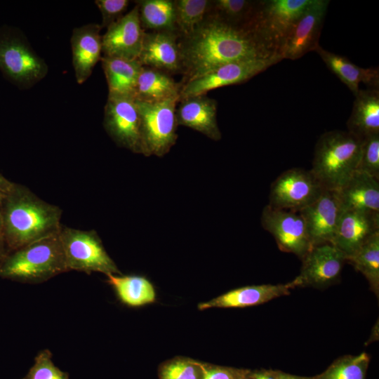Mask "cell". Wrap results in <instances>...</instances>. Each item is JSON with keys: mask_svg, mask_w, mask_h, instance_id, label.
<instances>
[{"mask_svg": "<svg viewBox=\"0 0 379 379\" xmlns=\"http://www.w3.org/2000/svg\"><path fill=\"white\" fill-rule=\"evenodd\" d=\"M179 44L183 74L181 85L224 64L280 58L262 44L251 29L229 25L211 15L190 36L179 38Z\"/></svg>", "mask_w": 379, "mask_h": 379, "instance_id": "obj_1", "label": "cell"}, {"mask_svg": "<svg viewBox=\"0 0 379 379\" xmlns=\"http://www.w3.org/2000/svg\"><path fill=\"white\" fill-rule=\"evenodd\" d=\"M2 218L1 257L27 244L58 234L62 210L15 183L0 199Z\"/></svg>", "mask_w": 379, "mask_h": 379, "instance_id": "obj_2", "label": "cell"}, {"mask_svg": "<svg viewBox=\"0 0 379 379\" xmlns=\"http://www.w3.org/2000/svg\"><path fill=\"white\" fill-rule=\"evenodd\" d=\"M68 272L59 232L0 258V278L39 284Z\"/></svg>", "mask_w": 379, "mask_h": 379, "instance_id": "obj_3", "label": "cell"}, {"mask_svg": "<svg viewBox=\"0 0 379 379\" xmlns=\"http://www.w3.org/2000/svg\"><path fill=\"white\" fill-rule=\"evenodd\" d=\"M361 141L347 131H327L319 137L310 170L325 190H338L357 171Z\"/></svg>", "mask_w": 379, "mask_h": 379, "instance_id": "obj_4", "label": "cell"}, {"mask_svg": "<svg viewBox=\"0 0 379 379\" xmlns=\"http://www.w3.org/2000/svg\"><path fill=\"white\" fill-rule=\"evenodd\" d=\"M0 71L10 82L20 88L27 89L46 76L48 67L19 31L1 27Z\"/></svg>", "mask_w": 379, "mask_h": 379, "instance_id": "obj_5", "label": "cell"}, {"mask_svg": "<svg viewBox=\"0 0 379 379\" xmlns=\"http://www.w3.org/2000/svg\"><path fill=\"white\" fill-rule=\"evenodd\" d=\"M179 98L160 102L135 100L140 117L142 154L163 157L178 138L175 109Z\"/></svg>", "mask_w": 379, "mask_h": 379, "instance_id": "obj_6", "label": "cell"}, {"mask_svg": "<svg viewBox=\"0 0 379 379\" xmlns=\"http://www.w3.org/2000/svg\"><path fill=\"white\" fill-rule=\"evenodd\" d=\"M59 237L68 271L120 274L95 230H81L62 225Z\"/></svg>", "mask_w": 379, "mask_h": 379, "instance_id": "obj_7", "label": "cell"}, {"mask_svg": "<svg viewBox=\"0 0 379 379\" xmlns=\"http://www.w3.org/2000/svg\"><path fill=\"white\" fill-rule=\"evenodd\" d=\"M311 1L259 0L249 27L270 52L279 56V50L290 29Z\"/></svg>", "mask_w": 379, "mask_h": 379, "instance_id": "obj_8", "label": "cell"}, {"mask_svg": "<svg viewBox=\"0 0 379 379\" xmlns=\"http://www.w3.org/2000/svg\"><path fill=\"white\" fill-rule=\"evenodd\" d=\"M324 190L311 170L291 168L271 185L268 205L298 212L315 201Z\"/></svg>", "mask_w": 379, "mask_h": 379, "instance_id": "obj_9", "label": "cell"}, {"mask_svg": "<svg viewBox=\"0 0 379 379\" xmlns=\"http://www.w3.org/2000/svg\"><path fill=\"white\" fill-rule=\"evenodd\" d=\"M281 60L279 57L241 60L217 67L182 85L179 100L218 88L244 83Z\"/></svg>", "mask_w": 379, "mask_h": 379, "instance_id": "obj_10", "label": "cell"}, {"mask_svg": "<svg viewBox=\"0 0 379 379\" xmlns=\"http://www.w3.org/2000/svg\"><path fill=\"white\" fill-rule=\"evenodd\" d=\"M103 125L117 145L142 154L140 117L133 97L108 95Z\"/></svg>", "mask_w": 379, "mask_h": 379, "instance_id": "obj_11", "label": "cell"}, {"mask_svg": "<svg viewBox=\"0 0 379 379\" xmlns=\"http://www.w3.org/2000/svg\"><path fill=\"white\" fill-rule=\"evenodd\" d=\"M261 224L282 251L302 259L312 247L305 220L299 212L267 205L262 212Z\"/></svg>", "mask_w": 379, "mask_h": 379, "instance_id": "obj_12", "label": "cell"}, {"mask_svg": "<svg viewBox=\"0 0 379 379\" xmlns=\"http://www.w3.org/2000/svg\"><path fill=\"white\" fill-rule=\"evenodd\" d=\"M330 1L312 0L290 29L280 50L281 60H297L315 51Z\"/></svg>", "mask_w": 379, "mask_h": 379, "instance_id": "obj_13", "label": "cell"}, {"mask_svg": "<svg viewBox=\"0 0 379 379\" xmlns=\"http://www.w3.org/2000/svg\"><path fill=\"white\" fill-rule=\"evenodd\" d=\"M300 273L296 277L300 286L325 288L336 281L346 255L331 243L313 246L302 259Z\"/></svg>", "mask_w": 379, "mask_h": 379, "instance_id": "obj_14", "label": "cell"}, {"mask_svg": "<svg viewBox=\"0 0 379 379\" xmlns=\"http://www.w3.org/2000/svg\"><path fill=\"white\" fill-rule=\"evenodd\" d=\"M298 212L313 246L331 242L343 210L338 191L324 190L315 201Z\"/></svg>", "mask_w": 379, "mask_h": 379, "instance_id": "obj_15", "label": "cell"}, {"mask_svg": "<svg viewBox=\"0 0 379 379\" xmlns=\"http://www.w3.org/2000/svg\"><path fill=\"white\" fill-rule=\"evenodd\" d=\"M144 34L135 5L107 28L102 35V56L137 60L141 51Z\"/></svg>", "mask_w": 379, "mask_h": 379, "instance_id": "obj_16", "label": "cell"}, {"mask_svg": "<svg viewBox=\"0 0 379 379\" xmlns=\"http://www.w3.org/2000/svg\"><path fill=\"white\" fill-rule=\"evenodd\" d=\"M379 232V213L343 211L331 242L347 260L374 234Z\"/></svg>", "mask_w": 379, "mask_h": 379, "instance_id": "obj_17", "label": "cell"}, {"mask_svg": "<svg viewBox=\"0 0 379 379\" xmlns=\"http://www.w3.org/2000/svg\"><path fill=\"white\" fill-rule=\"evenodd\" d=\"M179 38L175 32H145L138 60L142 66L171 75L182 73Z\"/></svg>", "mask_w": 379, "mask_h": 379, "instance_id": "obj_18", "label": "cell"}, {"mask_svg": "<svg viewBox=\"0 0 379 379\" xmlns=\"http://www.w3.org/2000/svg\"><path fill=\"white\" fill-rule=\"evenodd\" d=\"M100 25L90 23L75 27L70 39L72 65L76 81L84 84L102 58V36Z\"/></svg>", "mask_w": 379, "mask_h": 379, "instance_id": "obj_19", "label": "cell"}, {"mask_svg": "<svg viewBox=\"0 0 379 379\" xmlns=\"http://www.w3.org/2000/svg\"><path fill=\"white\" fill-rule=\"evenodd\" d=\"M175 109L178 126L192 128L213 140L221 138L215 100L204 94L180 99Z\"/></svg>", "mask_w": 379, "mask_h": 379, "instance_id": "obj_20", "label": "cell"}, {"mask_svg": "<svg viewBox=\"0 0 379 379\" xmlns=\"http://www.w3.org/2000/svg\"><path fill=\"white\" fill-rule=\"evenodd\" d=\"M300 286L295 277L286 284L247 286L230 291L206 302L199 305V310L212 307H245L258 305L274 298L290 294L292 289Z\"/></svg>", "mask_w": 379, "mask_h": 379, "instance_id": "obj_21", "label": "cell"}, {"mask_svg": "<svg viewBox=\"0 0 379 379\" xmlns=\"http://www.w3.org/2000/svg\"><path fill=\"white\" fill-rule=\"evenodd\" d=\"M338 191L343 211L357 210L379 213V182L356 171Z\"/></svg>", "mask_w": 379, "mask_h": 379, "instance_id": "obj_22", "label": "cell"}, {"mask_svg": "<svg viewBox=\"0 0 379 379\" xmlns=\"http://www.w3.org/2000/svg\"><path fill=\"white\" fill-rule=\"evenodd\" d=\"M328 68L344 83L354 95L363 83L367 88H379L378 67L363 68L352 63L348 58L328 51L319 45L315 51Z\"/></svg>", "mask_w": 379, "mask_h": 379, "instance_id": "obj_23", "label": "cell"}, {"mask_svg": "<svg viewBox=\"0 0 379 379\" xmlns=\"http://www.w3.org/2000/svg\"><path fill=\"white\" fill-rule=\"evenodd\" d=\"M354 97L347 131L361 140L379 134V88L360 89Z\"/></svg>", "mask_w": 379, "mask_h": 379, "instance_id": "obj_24", "label": "cell"}, {"mask_svg": "<svg viewBox=\"0 0 379 379\" xmlns=\"http://www.w3.org/2000/svg\"><path fill=\"white\" fill-rule=\"evenodd\" d=\"M182 85L171 74L152 67L142 66L134 90L135 100L160 102L179 98Z\"/></svg>", "mask_w": 379, "mask_h": 379, "instance_id": "obj_25", "label": "cell"}, {"mask_svg": "<svg viewBox=\"0 0 379 379\" xmlns=\"http://www.w3.org/2000/svg\"><path fill=\"white\" fill-rule=\"evenodd\" d=\"M100 60L108 86V95L133 97L142 67L139 60L107 56H102Z\"/></svg>", "mask_w": 379, "mask_h": 379, "instance_id": "obj_26", "label": "cell"}, {"mask_svg": "<svg viewBox=\"0 0 379 379\" xmlns=\"http://www.w3.org/2000/svg\"><path fill=\"white\" fill-rule=\"evenodd\" d=\"M135 2L145 32L177 33L173 0H139Z\"/></svg>", "mask_w": 379, "mask_h": 379, "instance_id": "obj_27", "label": "cell"}, {"mask_svg": "<svg viewBox=\"0 0 379 379\" xmlns=\"http://www.w3.org/2000/svg\"><path fill=\"white\" fill-rule=\"evenodd\" d=\"M107 277L120 300L128 306H141L155 300L154 288L145 277L114 274H108Z\"/></svg>", "mask_w": 379, "mask_h": 379, "instance_id": "obj_28", "label": "cell"}, {"mask_svg": "<svg viewBox=\"0 0 379 379\" xmlns=\"http://www.w3.org/2000/svg\"><path fill=\"white\" fill-rule=\"evenodd\" d=\"M259 0H211L208 15L229 25L249 28Z\"/></svg>", "mask_w": 379, "mask_h": 379, "instance_id": "obj_29", "label": "cell"}, {"mask_svg": "<svg viewBox=\"0 0 379 379\" xmlns=\"http://www.w3.org/2000/svg\"><path fill=\"white\" fill-rule=\"evenodd\" d=\"M175 26L180 39L193 34L204 22L211 0H174Z\"/></svg>", "mask_w": 379, "mask_h": 379, "instance_id": "obj_30", "label": "cell"}, {"mask_svg": "<svg viewBox=\"0 0 379 379\" xmlns=\"http://www.w3.org/2000/svg\"><path fill=\"white\" fill-rule=\"evenodd\" d=\"M367 279L370 288L379 296V232L371 237L348 260Z\"/></svg>", "mask_w": 379, "mask_h": 379, "instance_id": "obj_31", "label": "cell"}, {"mask_svg": "<svg viewBox=\"0 0 379 379\" xmlns=\"http://www.w3.org/2000/svg\"><path fill=\"white\" fill-rule=\"evenodd\" d=\"M370 357L364 352L335 360L324 372L312 379H366Z\"/></svg>", "mask_w": 379, "mask_h": 379, "instance_id": "obj_32", "label": "cell"}, {"mask_svg": "<svg viewBox=\"0 0 379 379\" xmlns=\"http://www.w3.org/2000/svg\"><path fill=\"white\" fill-rule=\"evenodd\" d=\"M357 171L379 180V134L362 139Z\"/></svg>", "mask_w": 379, "mask_h": 379, "instance_id": "obj_33", "label": "cell"}, {"mask_svg": "<svg viewBox=\"0 0 379 379\" xmlns=\"http://www.w3.org/2000/svg\"><path fill=\"white\" fill-rule=\"evenodd\" d=\"M48 349L40 351L34 358V364L22 379H69V374L62 371L52 361Z\"/></svg>", "mask_w": 379, "mask_h": 379, "instance_id": "obj_34", "label": "cell"}, {"mask_svg": "<svg viewBox=\"0 0 379 379\" xmlns=\"http://www.w3.org/2000/svg\"><path fill=\"white\" fill-rule=\"evenodd\" d=\"M201 364L189 360L169 362L160 370V379H202Z\"/></svg>", "mask_w": 379, "mask_h": 379, "instance_id": "obj_35", "label": "cell"}, {"mask_svg": "<svg viewBox=\"0 0 379 379\" xmlns=\"http://www.w3.org/2000/svg\"><path fill=\"white\" fill-rule=\"evenodd\" d=\"M129 1L128 0H96L95 4L102 15V28L106 29L119 20L125 14Z\"/></svg>", "mask_w": 379, "mask_h": 379, "instance_id": "obj_36", "label": "cell"}, {"mask_svg": "<svg viewBox=\"0 0 379 379\" xmlns=\"http://www.w3.org/2000/svg\"><path fill=\"white\" fill-rule=\"evenodd\" d=\"M203 371L202 379H237L243 372L230 368L214 366L206 368L201 364Z\"/></svg>", "mask_w": 379, "mask_h": 379, "instance_id": "obj_37", "label": "cell"}, {"mask_svg": "<svg viewBox=\"0 0 379 379\" xmlns=\"http://www.w3.org/2000/svg\"><path fill=\"white\" fill-rule=\"evenodd\" d=\"M14 182L8 180L0 172V199L9 192Z\"/></svg>", "mask_w": 379, "mask_h": 379, "instance_id": "obj_38", "label": "cell"}, {"mask_svg": "<svg viewBox=\"0 0 379 379\" xmlns=\"http://www.w3.org/2000/svg\"><path fill=\"white\" fill-rule=\"evenodd\" d=\"M277 379H312V377H302L298 375H291L279 371Z\"/></svg>", "mask_w": 379, "mask_h": 379, "instance_id": "obj_39", "label": "cell"}, {"mask_svg": "<svg viewBox=\"0 0 379 379\" xmlns=\"http://www.w3.org/2000/svg\"><path fill=\"white\" fill-rule=\"evenodd\" d=\"M279 371L264 370L261 371L263 379H277Z\"/></svg>", "mask_w": 379, "mask_h": 379, "instance_id": "obj_40", "label": "cell"}, {"mask_svg": "<svg viewBox=\"0 0 379 379\" xmlns=\"http://www.w3.org/2000/svg\"><path fill=\"white\" fill-rule=\"evenodd\" d=\"M237 379H254L253 373L248 371H243Z\"/></svg>", "mask_w": 379, "mask_h": 379, "instance_id": "obj_41", "label": "cell"}, {"mask_svg": "<svg viewBox=\"0 0 379 379\" xmlns=\"http://www.w3.org/2000/svg\"><path fill=\"white\" fill-rule=\"evenodd\" d=\"M1 237H2V218L0 206V258H1Z\"/></svg>", "mask_w": 379, "mask_h": 379, "instance_id": "obj_42", "label": "cell"}, {"mask_svg": "<svg viewBox=\"0 0 379 379\" xmlns=\"http://www.w3.org/2000/svg\"><path fill=\"white\" fill-rule=\"evenodd\" d=\"M254 379H263L261 371L253 373Z\"/></svg>", "mask_w": 379, "mask_h": 379, "instance_id": "obj_43", "label": "cell"}]
</instances>
